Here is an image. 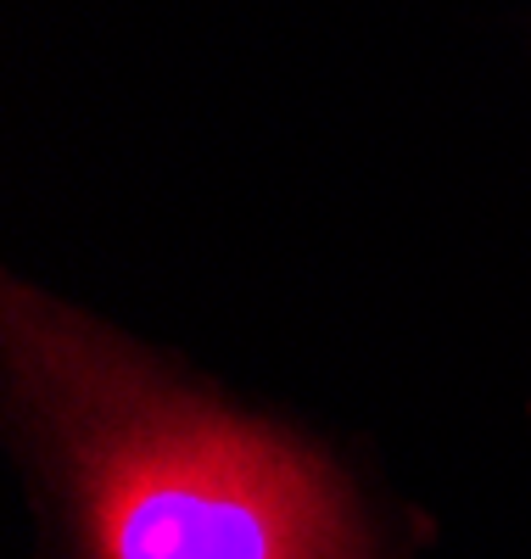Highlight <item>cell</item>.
Instances as JSON below:
<instances>
[{"instance_id": "1", "label": "cell", "mask_w": 531, "mask_h": 559, "mask_svg": "<svg viewBox=\"0 0 531 559\" xmlns=\"http://www.w3.org/2000/svg\"><path fill=\"white\" fill-rule=\"evenodd\" d=\"M7 381L79 559H375L308 448L23 286L7 292Z\"/></svg>"}]
</instances>
